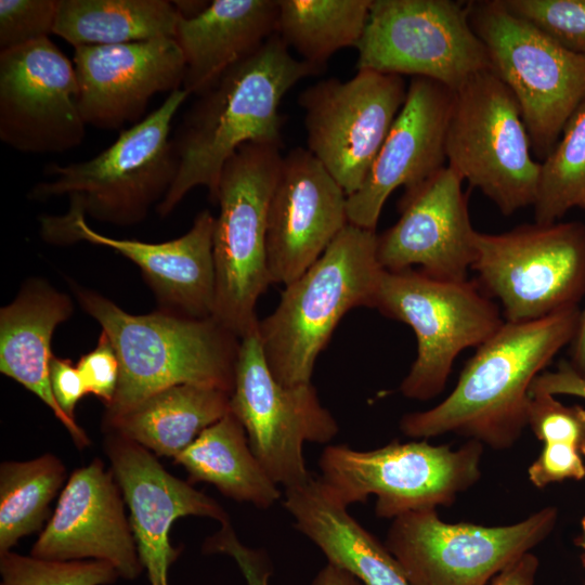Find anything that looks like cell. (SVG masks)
Instances as JSON below:
<instances>
[{
  "mask_svg": "<svg viewBox=\"0 0 585 585\" xmlns=\"http://www.w3.org/2000/svg\"><path fill=\"white\" fill-rule=\"evenodd\" d=\"M188 96L183 89L169 93L159 107L122 130L110 146L91 159L47 165L43 172L50 180L35 184L28 197L47 200L67 195L68 212L116 225L143 221L176 179L178 159L170 130Z\"/></svg>",
  "mask_w": 585,
  "mask_h": 585,
  "instance_id": "5",
  "label": "cell"
},
{
  "mask_svg": "<svg viewBox=\"0 0 585 585\" xmlns=\"http://www.w3.org/2000/svg\"><path fill=\"white\" fill-rule=\"evenodd\" d=\"M467 8L491 70L515 96L532 148L545 158L585 101V54L566 49L502 0L469 1Z\"/></svg>",
  "mask_w": 585,
  "mask_h": 585,
  "instance_id": "8",
  "label": "cell"
},
{
  "mask_svg": "<svg viewBox=\"0 0 585 585\" xmlns=\"http://www.w3.org/2000/svg\"><path fill=\"white\" fill-rule=\"evenodd\" d=\"M72 312L67 295L40 280L26 283L0 310V372L37 395L83 448L90 444L88 435L61 410L50 384L51 339Z\"/></svg>",
  "mask_w": 585,
  "mask_h": 585,
  "instance_id": "24",
  "label": "cell"
},
{
  "mask_svg": "<svg viewBox=\"0 0 585 585\" xmlns=\"http://www.w3.org/2000/svg\"><path fill=\"white\" fill-rule=\"evenodd\" d=\"M545 392L552 395L567 394L585 399V376L577 373L570 362H559L555 372H542L533 380L530 394Z\"/></svg>",
  "mask_w": 585,
  "mask_h": 585,
  "instance_id": "41",
  "label": "cell"
},
{
  "mask_svg": "<svg viewBox=\"0 0 585 585\" xmlns=\"http://www.w3.org/2000/svg\"><path fill=\"white\" fill-rule=\"evenodd\" d=\"M277 35L299 58L322 69L337 51L356 49L373 0H277Z\"/></svg>",
  "mask_w": 585,
  "mask_h": 585,
  "instance_id": "30",
  "label": "cell"
},
{
  "mask_svg": "<svg viewBox=\"0 0 585 585\" xmlns=\"http://www.w3.org/2000/svg\"><path fill=\"white\" fill-rule=\"evenodd\" d=\"M471 269L503 306L506 322L535 321L575 307L585 295V225L532 223L500 234L477 231Z\"/></svg>",
  "mask_w": 585,
  "mask_h": 585,
  "instance_id": "11",
  "label": "cell"
},
{
  "mask_svg": "<svg viewBox=\"0 0 585 585\" xmlns=\"http://www.w3.org/2000/svg\"><path fill=\"white\" fill-rule=\"evenodd\" d=\"M74 64L44 38L0 51V140L26 154L79 146L86 127Z\"/></svg>",
  "mask_w": 585,
  "mask_h": 585,
  "instance_id": "16",
  "label": "cell"
},
{
  "mask_svg": "<svg viewBox=\"0 0 585 585\" xmlns=\"http://www.w3.org/2000/svg\"><path fill=\"white\" fill-rule=\"evenodd\" d=\"M454 91L413 77L405 102L361 187L347 198L350 224L376 231L387 198L400 186L413 188L443 168Z\"/></svg>",
  "mask_w": 585,
  "mask_h": 585,
  "instance_id": "20",
  "label": "cell"
},
{
  "mask_svg": "<svg viewBox=\"0 0 585 585\" xmlns=\"http://www.w3.org/2000/svg\"><path fill=\"white\" fill-rule=\"evenodd\" d=\"M531 148L515 96L491 69L454 91L446 160L504 216L535 202L541 161L533 158Z\"/></svg>",
  "mask_w": 585,
  "mask_h": 585,
  "instance_id": "10",
  "label": "cell"
},
{
  "mask_svg": "<svg viewBox=\"0 0 585 585\" xmlns=\"http://www.w3.org/2000/svg\"><path fill=\"white\" fill-rule=\"evenodd\" d=\"M76 366L87 393L95 395L108 407L118 385L119 362L105 333L101 332L96 347L81 355Z\"/></svg>",
  "mask_w": 585,
  "mask_h": 585,
  "instance_id": "37",
  "label": "cell"
},
{
  "mask_svg": "<svg viewBox=\"0 0 585 585\" xmlns=\"http://www.w3.org/2000/svg\"><path fill=\"white\" fill-rule=\"evenodd\" d=\"M384 269L377 233L348 223L323 255L285 286L258 335L273 377L285 386L311 384L315 361L343 315L374 308Z\"/></svg>",
  "mask_w": 585,
  "mask_h": 585,
  "instance_id": "4",
  "label": "cell"
},
{
  "mask_svg": "<svg viewBox=\"0 0 585 585\" xmlns=\"http://www.w3.org/2000/svg\"><path fill=\"white\" fill-rule=\"evenodd\" d=\"M572 208L585 210V101L541 161L534 220L542 224L555 223Z\"/></svg>",
  "mask_w": 585,
  "mask_h": 585,
  "instance_id": "32",
  "label": "cell"
},
{
  "mask_svg": "<svg viewBox=\"0 0 585 585\" xmlns=\"http://www.w3.org/2000/svg\"><path fill=\"white\" fill-rule=\"evenodd\" d=\"M277 0H213L198 16L179 17L174 40L185 61L182 89L199 96L277 34Z\"/></svg>",
  "mask_w": 585,
  "mask_h": 585,
  "instance_id": "25",
  "label": "cell"
},
{
  "mask_svg": "<svg viewBox=\"0 0 585 585\" xmlns=\"http://www.w3.org/2000/svg\"><path fill=\"white\" fill-rule=\"evenodd\" d=\"M60 0H0V51L53 34Z\"/></svg>",
  "mask_w": 585,
  "mask_h": 585,
  "instance_id": "36",
  "label": "cell"
},
{
  "mask_svg": "<svg viewBox=\"0 0 585 585\" xmlns=\"http://www.w3.org/2000/svg\"><path fill=\"white\" fill-rule=\"evenodd\" d=\"M483 444L469 440L458 448L427 440H396L369 451L328 445L318 459V477L340 504L376 497L375 514L394 519L410 511L450 506L481 477Z\"/></svg>",
  "mask_w": 585,
  "mask_h": 585,
  "instance_id": "7",
  "label": "cell"
},
{
  "mask_svg": "<svg viewBox=\"0 0 585 585\" xmlns=\"http://www.w3.org/2000/svg\"><path fill=\"white\" fill-rule=\"evenodd\" d=\"M528 426L544 443H564L585 456V408L567 406L545 392L530 394Z\"/></svg>",
  "mask_w": 585,
  "mask_h": 585,
  "instance_id": "35",
  "label": "cell"
},
{
  "mask_svg": "<svg viewBox=\"0 0 585 585\" xmlns=\"http://www.w3.org/2000/svg\"><path fill=\"white\" fill-rule=\"evenodd\" d=\"M179 15L168 0H60L53 34L75 49L174 38Z\"/></svg>",
  "mask_w": 585,
  "mask_h": 585,
  "instance_id": "29",
  "label": "cell"
},
{
  "mask_svg": "<svg viewBox=\"0 0 585 585\" xmlns=\"http://www.w3.org/2000/svg\"><path fill=\"white\" fill-rule=\"evenodd\" d=\"M558 511L545 507L507 525L446 523L437 509L410 511L394 519L385 545L408 585H489L515 560L554 530Z\"/></svg>",
  "mask_w": 585,
  "mask_h": 585,
  "instance_id": "13",
  "label": "cell"
},
{
  "mask_svg": "<svg viewBox=\"0 0 585 585\" xmlns=\"http://www.w3.org/2000/svg\"><path fill=\"white\" fill-rule=\"evenodd\" d=\"M581 314L575 306L535 321H505L477 348L450 395L430 410L405 414L401 431L425 440L456 433L509 448L528 426L533 380L573 341Z\"/></svg>",
  "mask_w": 585,
  "mask_h": 585,
  "instance_id": "1",
  "label": "cell"
},
{
  "mask_svg": "<svg viewBox=\"0 0 585 585\" xmlns=\"http://www.w3.org/2000/svg\"><path fill=\"white\" fill-rule=\"evenodd\" d=\"M310 585H364L354 575L336 566L327 563L322 568Z\"/></svg>",
  "mask_w": 585,
  "mask_h": 585,
  "instance_id": "43",
  "label": "cell"
},
{
  "mask_svg": "<svg viewBox=\"0 0 585 585\" xmlns=\"http://www.w3.org/2000/svg\"><path fill=\"white\" fill-rule=\"evenodd\" d=\"M321 70L292 56L276 34L197 96L171 138L178 171L156 206L158 214L169 216L197 186L206 187L216 204L222 169L242 145L282 148L280 104L298 81Z\"/></svg>",
  "mask_w": 585,
  "mask_h": 585,
  "instance_id": "2",
  "label": "cell"
},
{
  "mask_svg": "<svg viewBox=\"0 0 585 585\" xmlns=\"http://www.w3.org/2000/svg\"><path fill=\"white\" fill-rule=\"evenodd\" d=\"M282 159L278 146L246 143L230 157L220 176L212 234L211 317L239 339L257 328L256 306L271 284L268 212Z\"/></svg>",
  "mask_w": 585,
  "mask_h": 585,
  "instance_id": "6",
  "label": "cell"
},
{
  "mask_svg": "<svg viewBox=\"0 0 585 585\" xmlns=\"http://www.w3.org/2000/svg\"><path fill=\"white\" fill-rule=\"evenodd\" d=\"M374 308L416 335L417 355L400 391L419 401L441 393L457 355L480 347L505 322L477 281H443L413 269L384 270Z\"/></svg>",
  "mask_w": 585,
  "mask_h": 585,
  "instance_id": "9",
  "label": "cell"
},
{
  "mask_svg": "<svg viewBox=\"0 0 585 585\" xmlns=\"http://www.w3.org/2000/svg\"><path fill=\"white\" fill-rule=\"evenodd\" d=\"M0 585H108L118 577L116 569L101 560L57 561L0 552Z\"/></svg>",
  "mask_w": 585,
  "mask_h": 585,
  "instance_id": "33",
  "label": "cell"
},
{
  "mask_svg": "<svg viewBox=\"0 0 585 585\" xmlns=\"http://www.w3.org/2000/svg\"><path fill=\"white\" fill-rule=\"evenodd\" d=\"M356 68L434 80L452 91L491 69L467 2L373 0Z\"/></svg>",
  "mask_w": 585,
  "mask_h": 585,
  "instance_id": "12",
  "label": "cell"
},
{
  "mask_svg": "<svg viewBox=\"0 0 585 585\" xmlns=\"http://www.w3.org/2000/svg\"><path fill=\"white\" fill-rule=\"evenodd\" d=\"M528 477L536 487L568 479L581 480L585 477L583 456L572 445L544 443L541 454L528 469Z\"/></svg>",
  "mask_w": 585,
  "mask_h": 585,
  "instance_id": "39",
  "label": "cell"
},
{
  "mask_svg": "<svg viewBox=\"0 0 585 585\" xmlns=\"http://www.w3.org/2000/svg\"><path fill=\"white\" fill-rule=\"evenodd\" d=\"M571 344L569 362L577 373L585 376V309L582 311L578 329Z\"/></svg>",
  "mask_w": 585,
  "mask_h": 585,
  "instance_id": "44",
  "label": "cell"
},
{
  "mask_svg": "<svg viewBox=\"0 0 585 585\" xmlns=\"http://www.w3.org/2000/svg\"><path fill=\"white\" fill-rule=\"evenodd\" d=\"M581 525H582V546L585 549V517L582 519Z\"/></svg>",
  "mask_w": 585,
  "mask_h": 585,
  "instance_id": "46",
  "label": "cell"
},
{
  "mask_svg": "<svg viewBox=\"0 0 585 585\" xmlns=\"http://www.w3.org/2000/svg\"><path fill=\"white\" fill-rule=\"evenodd\" d=\"M566 49L585 54V0H502Z\"/></svg>",
  "mask_w": 585,
  "mask_h": 585,
  "instance_id": "34",
  "label": "cell"
},
{
  "mask_svg": "<svg viewBox=\"0 0 585 585\" xmlns=\"http://www.w3.org/2000/svg\"><path fill=\"white\" fill-rule=\"evenodd\" d=\"M66 479V468L53 454L0 466V552L39 531L49 505Z\"/></svg>",
  "mask_w": 585,
  "mask_h": 585,
  "instance_id": "31",
  "label": "cell"
},
{
  "mask_svg": "<svg viewBox=\"0 0 585 585\" xmlns=\"http://www.w3.org/2000/svg\"><path fill=\"white\" fill-rule=\"evenodd\" d=\"M179 17L191 20L202 14L210 4V1L202 0H176L171 1Z\"/></svg>",
  "mask_w": 585,
  "mask_h": 585,
  "instance_id": "45",
  "label": "cell"
},
{
  "mask_svg": "<svg viewBox=\"0 0 585 585\" xmlns=\"http://www.w3.org/2000/svg\"><path fill=\"white\" fill-rule=\"evenodd\" d=\"M285 509L295 528L312 541L327 563L343 569L364 585H408L391 552L335 499L312 473L286 487Z\"/></svg>",
  "mask_w": 585,
  "mask_h": 585,
  "instance_id": "26",
  "label": "cell"
},
{
  "mask_svg": "<svg viewBox=\"0 0 585 585\" xmlns=\"http://www.w3.org/2000/svg\"><path fill=\"white\" fill-rule=\"evenodd\" d=\"M537 569L538 559L530 551L505 568L489 585H535Z\"/></svg>",
  "mask_w": 585,
  "mask_h": 585,
  "instance_id": "42",
  "label": "cell"
},
{
  "mask_svg": "<svg viewBox=\"0 0 585 585\" xmlns=\"http://www.w3.org/2000/svg\"><path fill=\"white\" fill-rule=\"evenodd\" d=\"M81 308L102 327L119 362V379L103 421L178 385L232 394L240 339L213 317L196 318L160 309L130 314L104 296L74 286Z\"/></svg>",
  "mask_w": 585,
  "mask_h": 585,
  "instance_id": "3",
  "label": "cell"
},
{
  "mask_svg": "<svg viewBox=\"0 0 585 585\" xmlns=\"http://www.w3.org/2000/svg\"><path fill=\"white\" fill-rule=\"evenodd\" d=\"M79 96L86 125L119 130L135 125L157 93L182 89L183 53L174 38L74 50Z\"/></svg>",
  "mask_w": 585,
  "mask_h": 585,
  "instance_id": "21",
  "label": "cell"
},
{
  "mask_svg": "<svg viewBox=\"0 0 585 585\" xmlns=\"http://www.w3.org/2000/svg\"><path fill=\"white\" fill-rule=\"evenodd\" d=\"M406 93L402 76L360 69L348 80L322 79L299 94L308 150L347 196L365 181Z\"/></svg>",
  "mask_w": 585,
  "mask_h": 585,
  "instance_id": "15",
  "label": "cell"
},
{
  "mask_svg": "<svg viewBox=\"0 0 585 585\" xmlns=\"http://www.w3.org/2000/svg\"><path fill=\"white\" fill-rule=\"evenodd\" d=\"M50 384L61 410L76 420V405L88 394L77 366L69 359L53 356L50 364Z\"/></svg>",
  "mask_w": 585,
  "mask_h": 585,
  "instance_id": "40",
  "label": "cell"
},
{
  "mask_svg": "<svg viewBox=\"0 0 585 585\" xmlns=\"http://www.w3.org/2000/svg\"><path fill=\"white\" fill-rule=\"evenodd\" d=\"M122 498L112 469L101 459L76 469L30 555L57 561H106L119 577L135 580L143 567Z\"/></svg>",
  "mask_w": 585,
  "mask_h": 585,
  "instance_id": "23",
  "label": "cell"
},
{
  "mask_svg": "<svg viewBox=\"0 0 585 585\" xmlns=\"http://www.w3.org/2000/svg\"><path fill=\"white\" fill-rule=\"evenodd\" d=\"M105 452L130 510V526L151 585H169L168 572L180 550L170 543L172 523L185 516L229 523L216 499L169 473L144 446L108 433Z\"/></svg>",
  "mask_w": 585,
  "mask_h": 585,
  "instance_id": "22",
  "label": "cell"
},
{
  "mask_svg": "<svg viewBox=\"0 0 585 585\" xmlns=\"http://www.w3.org/2000/svg\"><path fill=\"white\" fill-rule=\"evenodd\" d=\"M461 177L448 165L424 183L406 190L400 218L377 234V259L390 272L420 265L443 281H465L476 255L468 203Z\"/></svg>",
  "mask_w": 585,
  "mask_h": 585,
  "instance_id": "17",
  "label": "cell"
},
{
  "mask_svg": "<svg viewBox=\"0 0 585 585\" xmlns=\"http://www.w3.org/2000/svg\"><path fill=\"white\" fill-rule=\"evenodd\" d=\"M214 218L200 211L184 235L164 243H144L103 235L81 213L42 216L40 232L53 244L79 240L108 247L135 263L155 292L161 309L205 318L212 314L214 269L212 234Z\"/></svg>",
  "mask_w": 585,
  "mask_h": 585,
  "instance_id": "19",
  "label": "cell"
},
{
  "mask_svg": "<svg viewBox=\"0 0 585 585\" xmlns=\"http://www.w3.org/2000/svg\"><path fill=\"white\" fill-rule=\"evenodd\" d=\"M344 191L308 150L283 156L268 212L271 284L288 285L304 273L349 223Z\"/></svg>",
  "mask_w": 585,
  "mask_h": 585,
  "instance_id": "18",
  "label": "cell"
},
{
  "mask_svg": "<svg viewBox=\"0 0 585 585\" xmlns=\"http://www.w3.org/2000/svg\"><path fill=\"white\" fill-rule=\"evenodd\" d=\"M207 554H223L232 557L247 585H270L272 567L266 554L245 546L233 531L231 523L221 525V529L204 543Z\"/></svg>",
  "mask_w": 585,
  "mask_h": 585,
  "instance_id": "38",
  "label": "cell"
},
{
  "mask_svg": "<svg viewBox=\"0 0 585 585\" xmlns=\"http://www.w3.org/2000/svg\"><path fill=\"white\" fill-rule=\"evenodd\" d=\"M230 412L231 393L178 385L150 395L125 414L103 421V426L108 433L131 440L157 456L174 459Z\"/></svg>",
  "mask_w": 585,
  "mask_h": 585,
  "instance_id": "27",
  "label": "cell"
},
{
  "mask_svg": "<svg viewBox=\"0 0 585 585\" xmlns=\"http://www.w3.org/2000/svg\"><path fill=\"white\" fill-rule=\"evenodd\" d=\"M231 412L245 428L257 459L276 484L303 482V444L327 443L339 427L311 384L285 386L265 362L258 326L240 339Z\"/></svg>",
  "mask_w": 585,
  "mask_h": 585,
  "instance_id": "14",
  "label": "cell"
},
{
  "mask_svg": "<svg viewBox=\"0 0 585 585\" xmlns=\"http://www.w3.org/2000/svg\"><path fill=\"white\" fill-rule=\"evenodd\" d=\"M174 461L193 482L210 483L238 503L266 509L281 497L277 484L255 456L244 426L232 412L205 429Z\"/></svg>",
  "mask_w": 585,
  "mask_h": 585,
  "instance_id": "28",
  "label": "cell"
}]
</instances>
